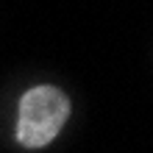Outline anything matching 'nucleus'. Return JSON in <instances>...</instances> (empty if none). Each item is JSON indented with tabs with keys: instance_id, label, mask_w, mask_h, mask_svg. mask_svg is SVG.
<instances>
[{
	"instance_id": "nucleus-1",
	"label": "nucleus",
	"mask_w": 153,
	"mask_h": 153,
	"mask_svg": "<svg viewBox=\"0 0 153 153\" xmlns=\"http://www.w3.org/2000/svg\"><path fill=\"white\" fill-rule=\"evenodd\" d=\"M70 117V100L56 86H33L20 100L17 142L25 148H45L59 137Z\"/></svg>"
}]
</instances>
